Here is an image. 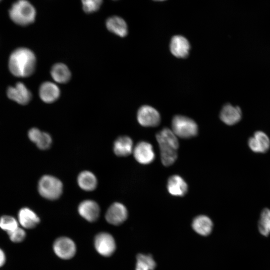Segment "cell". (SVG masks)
<instances>
[{
    "label": "cell",
    "mask_w": 270,
    "mask_h": 270,
    "mask_svg": "<svg viewBox=\"0 0 270 270\" xmlns=\"http://www.w3.org/2000/svg\"><path fill=\"white\" fill-rule=\"evenodd\" d=\"M8 68L14 76L26 78L34 72L36 58L34 53L26 48H19L14 50L8 60Z\"/></svg>",
    "instance_id": "6da1fadb"
},
{
    "label": "cell",
    "mask_w": 270,
    "mask_h": 270,
    "mask_svg": "<svg viewBox=\"0 0 270 270\" xmlns=\"http://www.w3.org/2000/svg\"><path fill=\"white\" fill-rule=\"evenodd\" d=\"M156 139L160 148L162 162L165 166L172 165L178 157L179 144L176 136L172 130L164 128L156 134Z\"/></svg>",
    "instance_id": "7a4b0ae2"
},
{
    "label": "cell",
    "mask_w": 270,
    "mask_h": 270,
    "mask_svg": "<svg viewBox=\"0 0 270 270\" xmlns=\"http://www.w3.org/2000/svg\"><path fill=\"white\" fill-rule=\"evenodd\" d=\"M9 16L15 24L25 26L34 21L36 10L33 5L28 0H18L10 9Z\"/></svg>",
    "instance_id": "3957f363"
},
{
    "label": "cell",
    "mask_w": 270,
    "mask_h": 270,
    "mask_svg": "<svg viewBox=\"0 0 270 270\" xmlns=\"http://www.w3.org/2000/svg\"><path fill=\"white\" fill-rule=\"evenodd\" d=\"M38 190L40 194L43 198L50 200H55L62 194L63 185L58 178L50 175H44L38 181Z\"/></svg>",
    "instance_id": "277c9868"
},
{
    "label": "cell",
    "mask_w": 270,
    "mask_h": 270,
    "mask_svg": "<svg viewBox=\"0 0 270 270\" xmlns=\"http://www.w3.org/2000/svg\"><path fill=\"white\" fill-rule=\"evenodd\" d=\"M172 130L178 137L188 138L196 136L198 132L196 124L192 119L182 116H176L172 120Z\"/></svg>",
    "instance_id": "5b68a950"
},
{
    "label": "cell",
    "mask_w": 270,
    "mask_h": 270,
    "mask_svg": "<svg viewBox=\"0 0 270 270\" xmlns=\"http://www.w3.org/2000/svg\"><path fill=\"white\" fill-rule=\"evenodd\" d=\"M53 250L56 254L60 258L68 260L75 255L76 246L70 238L67 237H60L54 242Z\"/></svg>",
    "instance_id": "8992f818"
},
{
    "label": "cell",
    "mask_w": 270,
    "mask_h": 270,
    "mask_svg": "<svg viewBox=\"0 0 270 270\" xmlns=\"http://www.w3.org/2000/svg\"><path fill=\"white\" fill-rule=\"evenodd\" d=\"M137 120L143 126L153 127L158 126L160 121L159 112L150 106H142L137 112Z\"/></svg>",
    "instance_id": "52a82bcc"
},
{
    "label": "cell",
    "mask_w": 270,
    "mask_h": 270,
    "mask_svg": "<svg viewBox=\"0 0 270 270\" xmlns=\"http://www.w3.org/2000/svg\"><path fill=\"white\" fill-rule=\"evenodd\" d=\"M94 244L96 251L104 256H111L116 248L114 238L107 232H100L94 238Z\"/></svg>",
    "instance_id": "ba28073f"
},
{
    "label": "cell",
    "mask_w": 270,
    "mask_h": 270,
    "mask_svg": "<svg viewBox=\"0 0 270 270\" xmlns=\"http://www.w3.org/2000/svg\"><path fill=\"white\" fill-rule=\"evenodd\" d=\"M6 94L9 98L22 105L28 104L32 98L30 92L21 82H17L14 86L8 87Z\"/></svg>",
    "instance_id": "9c48e42d"
},
{
    "label": "cell",
    "mask_w": 270,
    "mask_h": 270,
    "mask_svg": "<svg viewBox=\"0 0 270 270\" xmlns=\"http://www.w3.org/2000/svg\"><path fill=\"white\" fill-rule=\"evenodd\" d=\"M132 152L136 160L142 164H148L155 158L152 146L146 142H138L133 148Z\"/></svg>",
    "instance_id": "30bf717a"
},
{
    "label": "cell",
    "mask_w": 270,
    "mask_h": 270,
    "mask_svg": "<svg viewBox=\"0 0 270 270\" xmlns=\"http://www.w3.org/2000/svg\"><path fill=\"white\" fill-rule=\"evenodd\" d=\"M128 212L126 207L120 202H114L108 209L106 219L108 222L113 225H119L128 218Z\"/></svg>",
    "instance_id": "8fae6325"
},
{
    "label": "cell",
    "mask_w": 270,
    "mask_h": 270,
    "mask_svg": "<svg viewBox=\"0 0 270 270\" xmlns=\"http://www.w3.org/2000/svg\"><path fill=\"white\" fill-rule=\"evenodd\" d=\"M79 214L90 222L96 221L98 218L100 208L94 201L87 200L81 202L78 206Z\"/></svg>",
    "instance_id": "7c38bea8"
},
{
    "label": "cell",
    "mask_w": 270,
    "mask_h": 270,
    "mask_svg": "<svg viewBox=\"0 0 270 270\" xmlns=\"http://www.w3.org/2000/svg\"><path fill=\"white\" fill-rule=\"evenodd\" d=\"M248 144L252 151L257 153H264L270 147V140L263 132L257 131L249 138Z\"/></svg>",
    "instance_id": "4fadbf2b"
},
{
    "label": "cell",
    "mask_w": 270,
    "mask_h": 270,
    "mask_svg": "<svg viewBox=\"0 0 270 270\" xmlns=\"http://www.w3.org/2000/svg\"><path fill=\"white\" fill-rule=\"evenodd\" d=\"M190 49V44L188 40L180 35L174 36L170 43V50L172 54L178 58L186 57Z\"/></svg>",
    "instance_id": "5bb4252c"
},
{
    "label": "cell",
    "mask_w": 270,
    "mask_h": 270,
    "mask_svg": "<svg viewBox=\"0 0 270 270\" xmlns=\"http://www.w3.org/2000/svg\"><path fill=\"white\" fill-rule=\"evenodd\" d=\"M60 91L58 86L51 82H43L39 89V96L44 102L52 103L56 101L60 96Z\"/></svg>",
    "instance_id": "9a60e30c"
},
{
    "label": "cell",
    "mask_w": 270,
    "mask_h": 270,
    "mask_svg": "<svg viewBox=\"0 0 270 270\" xmlns=\"http://www.w3.org/2000/svg\"><path fill=\"white\" fill-rule=\"evenodd\" d=\"M18 218L20 224L23 228L27 229L35 228L40 222V218L36 214L27 207H24L20 210Z\"/></svg>",
    "instance_id": "2e32d148"
},
{
    "label": "cell",
    "mask_w": 270,
    "mask_h": 270,
    "mask_svg": "<svg viewBox=\"0 0 270 270\" xmlns=\"http://www.w3.org/2000/svg\"><path fill=\"white\" fill-rule=\"evenodd\" d=\"M242 118V112L238 106L226 104L222 108L220 113L221 120L228 125H233L238 122Z\"/></svg>",
    "instance_id": "e0dca14e"
},
{
    "label": "cell",
    "mask_w": 270,
    "mask_h": 270,
    "mask_svg": "<svg viewBox=\"0 0 270 270\" xmlns=\"http://www.w3.org/2000/svg\"><path fill=\"white\" fill-rule=\"evenodd\" d=\"M106 27L111 32L120 37H124L128 32V26L124 20L118 16L108 18L106 22Z\"/></svg>",
    "instance_id": "ac0fdd59"
},
{
    "label": "cell",
    "mask_w": 270,
    "mask_h": 270,
    "mask_svg": "<svg viewBox=\"0 0 270 270\" xmlns=\"http://www.w3.org/2000/svg\"><path fill=\"white\" fill-rule=\"evenodd\" d=\"M167 188L170 194L174 196H184L188 192L186 183L178 175H174L169 178Z\"/></svg>",
    "instance_id": "d6986e66"
},
{
    "label": "cell",
    "mask_w": 270,
    "mask_h": 270,
    "mask_svg": "<svg viewBox=\"0 0 270 270\" xmlns=\"http://www.w3.org/2000/svg\"><path fill=\"white\" fill-rule=\"evenodd\" d=\"M133 148L132 140L128 136H120L114 143V152L119 156H128L132 152Z\"/></svg>",
    "instance_id": "ffe728a7"
},
{
    "label": "cell",
    "mask_w": 270,
    "mask_h": 270,
    "mask_svg": "<svg viewBox=\"0 0 270 270\" xmlns=\"http://www.w3.org/2000/svg\"><path fill=\"white\" fill-rule=\"evenodd\" d=\"M213 224L207 216L200 215L195 218L192 222L193 230L198 234L206 236L210 234L212 230Z\"/></svg>",
    "instance_id": "44dd1931"
},
{
    "label": "cell",
    "mask_w": 270,
    "mask_h": 270,
    "mask_svg": "<svg viewBox=\"0 0 270 270\" xmlns=\"http://www.w3.org/2000/svg\"><path fill=\"white\" fill-rule=\"evenodd\" d=\"M50 75L56 82L65 84L71 78V72L68 68L64 64H54L50 70Z\"/></svg>",
    "instance_id": "7402d4cb"
},
{
    "label": "cell",
    "mask_w": 270,
    "mask_h": 270,
    "mask_svg": "<svg viewBox=\"0 0 270 270\" xmlns=\"http://www.w3.org/2000/svg\"><path fill=\"white\" fill-rule=\"evenodd\" d=\"M78 184L83 190L92 191L94 190L97 186V179L92 172L84 170L81 172L78 176Z\"/></svg>",
    "instance_id": "603a6c76"
},
{
    "label": "cell",
    "mask_w": 270,
    "mask_h": 270,
    "mask_svg": "<svg viewBox=\"0 0 270 270\" xmlns=\"http://www.w3.org/2000/svg\"><path fill=\"white\" fill-rule=\"evenodd\" d=\"M156 266L152 255L142 254L137 255L136 270H154Z\"/></svg>",
    "instance_id": "cb8c5ba5"
},
{
    "label": "cell",
    "mask_w": 270,
    "mask_h": 270,
    "mask_svg": "<svg viewBox=\"0 0 270 270\" xmlns=\"http://www.w3.org/2000/svg\"><path fill=\"white\" fill-rule=\"evenodd\" d=\"M258 230L263 236H268L270 234V209L264 208L261 212Z\"/></svg>",
    "instance_id": "d4e9b609"
},
{
    "label": "cell",
    "mask_w": 270,
    "mask_h": 270,
    "mask_svg": "<svg viewBox=\"0 0 270 270\" xmlns=\"http://www.w3.org/2000/svg\"><path fill=\"white\" fill-rule=\"evenodd\" d=\"M18 227V222L14 217L4 215L0 218V228L7 234L12 232Z\"/></svg>",
    "instance_id": "484cf974"
},
{
    "label": "cell",
    "mask_w": 270,
    "mask_h": 270,
    "mask_svg": "<svg viewBox=\"0 0 270 270\" xmlns=\"http://www.w3.org/2000/svg\"><path fill=\"white\" fill-rule=\"evenodd\" d=\"M84 11L87 14H91L98 10L102 0H81Z\"/></svg>",
    "instance_id": "4316f807"
},
{
    "label": "cell",
    "mask_w": 270,
    "mask_h": 270,
    "mask_svg": "<svg viewBox=\"0 0 270 270\" xmlns=\"http://www.w3.org/2000/svg\"><path fill=\"white\" fill-rule=\"evenodd\" d=\"M52 143L51 136L48 133L42 132L36 144L39 149L46 150L51 146Z\"/></svg>",
    "instance_id": "83f0119b"
},
{
    "label": "cell",
    "mask_w": 270,
    "mask_h": 270,
    "mask_svg": "<svg viewBox=\"0 0 270 270\" xmlns=\"http://www.w3.org/2000/svg\"><path fill=\"white\" fill-rule=\"evenodd\" d=\"M10 240L14 243L21 242L24 240L26 237L25 230L20 228L18 227L14 230L8 234Z\"/></svg>",
    "instance_id": "f1b7e54d"
},
{
    "label": "cell",
    "mask_w": 270,
    "mask_h": 270,
    "mask_svg": "<svg viewBox=\"0 0 270 270\" xmlns=\"http://www.w3.org/2000/svg\"><path fill=\"white\" fill-rule=\"evenodd\" d=\"M42 132L39 129L33 128L28 132V137L31 142L36 144Z\"/></svg>",
    "instance_id": "f546056e"
},
{
    "label": "cell",
    "mask_w": 270,
    "mask_h": 270,
    "mask_svg": "<svg viewBox=\"0 0 270 270\" xmlns=\"http://www.w3.org/2000/svg\"><path fill=\"white\" fill-rule=\"evenodd\" d=\"M6 262V256L4 252L0 248V268Z\"/></svg>",
    "instance_id": "4dcf8cb0"
},
{
    "label": "cell",
    "mask_w": 270,
    "mask_h": 270,
    "mask_svg": "<svg viewBox=\"0 0 270 270\" xmlns=\"http://www.w3.org/2000/svg\"><path fill=\"white\" fill-rule=\"evenodd\" d=\"M154 0V1H164V0Z\"/></svg>",
    "instance_id": "1f68e13d"
},
{
    "label": "cell",
    "mask_w": 270,
    "mask_h": 270,
    "mask_svg": "<svg viewBox=\"0 0 270 270\" xmlns=\"http://www.w3.org/2000/svg\"></svg>",
    "instance_id": "d6a6232c"
},
{
    "label": "cell",
    "mask_w": 270,
    "mask_h": 270,
    "mask_svg": "<svg viewBox=\"0 0 270 270\" xmlns=\"http://www.w3.org/2000/svg\"></svg>",
    "instance_id": "836d02e7"
}]
</instances>
